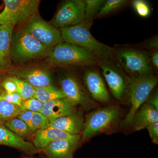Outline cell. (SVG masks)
<instances>
[{"label": "cell", "instance_id": "obj_1", "mask_svg": "<svg viewBox=\"0 0 158 158\" xmlns=\"http://www.w3.org/2000/svg\"><path fill=\"white\" fill-rule=\"evenodd\" d=\"M92 23L93 20H84L76 25L61 28L63 41L88 50L100 60L112 59L115 52L113 49L97 40L90 33Z\"/></svg>", "mask_w": 158, "mask_h": 158}, {"label": "cell", "instance_id": "obj_2", "mask_svg": "<svg viewBox=\"0 0 158 158\" xmlns=\"http://www.w3.org/2000/svg\"><path fill=\"white\" fill-rule=\"evenodd\" d=\"M47 62L53 67L79 65L91 66L99 59L93 53L78 45L63 42L50 49Z\"/></svg>", "mask_w": 158, "mask_h": 158}, {"label": "cell", "instance_id": "obj_3", "mask_svg": "<svg viewBox=\"0 0 158 158\" xmlns=\"http://www.w3.org/2000/svg\"><path fill=\"white\" fill-rule=\"evenodd\" d=\"M157 83V78L151 73L132 77L128 88L131 109L122 122L123 126L131 124L135 114L146 102Z\"/></svg>", "mask_w": 158, "mask_h": 158}, {"label": "cell", "instance_id": "obj_4", "mask_svg": "<svg viewBox=\"0 0 158 158\" xmlns=\"http://www.w3.org/2000/svg\"><path fill=\"white\" fill-rule=\"evenodd\" d=\"M50 49L35 39L25 28L12 36L11 60L24 62L46 55Z\"/></svg>", "mask_w": 158, "mask_h": 158}, {"label": "cell", "instance_id": "obj_5", "mask_svg": "<svg viewBox=\"0 0 158 158\" xmlns=\"http://www.w3.org/2000/svg\"><path fill=\"white\" fill-rule=\"evenodd\" d=\"M121 112L118 107L110 106L100 108L88 113L82 131V141H85L110 128L118 120Z\"/></svg>", "mask_w": 158, "mask_h": 158}, {"label": "cell", "instance_id": "obj_6", "mask_svg": "<svg viewBox=\"0 0 158 158\" xmlns=\"http://www.w3.org/2000/svg\"><path fill=\"white\" fill-rule=\"evenodd\" d=\"M4 8L0 12V25L20 24L37 13L38 0H4Z\"/></svg>", "mask_w": 158, "mask_h": 158}, {"label": "cell", "instance_id": "obj_7", "mask_svg": "<svg viewBox=\"0 0 158 158\" xmlns=\"http://www.w3.org/2000/svg\"><path fill=\"white\" fill-rule=\"evenodd\" d=\"M116 56L124 70L132 77L151 73L152 67L147 52L134 49H123L116 52Z\"/></svg>", "mask_w": 158, "mask_h": 158}, {"label": "cell", "instance_id": "obj_8", "mask_svg": "<svg viewBox=\"0 0 158 158\" xmlns=\"http://www.w3.org/2000/svg\"><path fill=\"white\" fill-rule=\"evenodd\" d=\"M110 59L100 60L98 65L112 94L116 99L121 100L128 90L131 79L119 65Z\"/></svg>", "mask_w": 158, "mask_h": 158}, {"label": "cell", "instance_id": "obj_9", "mask_svg": "<svg viewBox=\"0 0 158 158\" xmlns=\"http://www.w3.org/2000/svg\"><path fill=\"white\" fill-rule=\"evenodd\" d=\"M85 4L83 0H68L62 3L52 20L56 27L76 25L85 19Z\"/></svg>", "mask_w": 158, "mask_h": 158}, {"label": "cell", "instance_id": "obj_10", "mask_svg": "<svg viewBox=\"0 0 158 158\" xmlns=\"http://www.w3.org/2000/svg\"><path fill=\"white\" fill-rule=\"evenodd\" d=\"M25 29L48 48H53L64 42L60 31L40 19L32 20Z\"/></svg>", "mask_w": 158, "mask_h": 158}, {"label": "cell", "instance_id": "obj_11", "mask_svg": "<svg viewBox=\"0 0 158 158\" xmlns=\"http://www.w3.org/2000/svg\"><path fill=\"white\" fill-rule=\"evenodd\" d=\"M61 89L65 94L67 101L74 106L81 105L86 110L94 107L89 95L74 77L66 75L60 82Z\"/></svg>", "mask_w": 158, "mask_h": 158}, {"label": "cell", "instance_id": "obj_12", "mask_svg": "<svg viewBox=\"0 0 158 158\" xmlns=\"http://www.w3.org/2000/svg\"><path fill=\"white\" fill-rule=\"evenodd\" d=\"M83 81L89 94L95 100L101 102L110 101V98L103 79L96 69L85 71Z\"/></svg>", "mask_w": 158, "mask_h": 158}, {"label": "cell", "instance_id": "obj_13", "mask_svg": "<svg viewBox=\"0 0 158 158\" xmlns=\"http://www.w3.org/2000/svg\"><path fill=\"white\" fill-rule=\"evenodd\" d=\"M15 77L23 80L36 88L52 85V79L49 71L40 67L12 69L9 72Z\"/></svg>", "mask_w": 158, "mask_h": 158}, {"label": "cell", "instance_id": "obj_14", "mask_svg": "<svg viewBox=\"0 0 158 158\" xmlns=\"http://www.w3.org/2000/svg\"><path fill=\"white\" fill-rule=\"evenodd\" d=\"M81 138V135H71L56 128L48 127L35 132L33 143L39 151L42 150L50 143L56 140H67L79 143Z\"/></svg>", "mask_w": 158, "mask_h": 158}, {"label": "cell", "instance_id": "obj_15", "mask_svg": "<svg viewBox=\"0 0 158 158\" xmlns=\"http://www.w3.org/2000/svg\"><path fill=\"white\" fill-rule=\"evenodd\" d=\"M84 123L82 113L74 111L69 115L51 121L49 127L56 128L71 135H77L82 132Z\"/></svg>", "mask_w": 158, "mask_h": 158}, {"label": "cell", "instance_id": "obj_16", "mask_svg": "<svg viewBox=\"0 0 158 158\" xmlns=\"http://www.w3.org/2000/svg\"><path fill=\"white\" fill-rule=\"evenodd\" d=\"M75 106L64 99L43 102L40 113L51 121L67 116L74 111Z\"/></svg>", "mask_w": 158, "mask_h": 158}, {"label": "cell", "instance_id": "obj_17", "mask_svg": "<svg viewBox=\"0 0 158 158\" xmlns=\"http://www.w3.org/2000/svg\"><path fill=\"white\" fill-rule=\"evenodd\" d=\"M0 144L17 148L29 154L39 152L33 143L16 135L2 123H0Z\"/></svg>", "mask_w": 158, "mask_h": 158}, {"label": "cell", "instance_id": "obj_18", "mask_svg": "<svg viewBox=\"0 0 158 158\" xmlns=\"http://www.w3.org/2000/svg\"><path fill=\"white\" fill-rule=\"evenodd\" d=\"M14 27L11 24L0 25V72L7 69L11 63V41Z\"/></svg>", "mask_w": 158, "mask_h": 158}, {"label": "cell", "instance_id": "obj_19", "mask_svg": "<svg viewBox=\"0 0 158 158\" xmlns=\"http://www.w3.org/2000/svg\"><path fill=\"white\" fill-rule=\"evenodd\" d=\"M78 143L67 140L52 141L42 149L50 158H73Z\"/></svg>", "mask_w": 158, "mask_h": 158}, {"label": "cell", "instance_id": "obj_20", "mask_svg": "<svg viewBox=\"0 0 158 158\" xmlns=\"http://www.w3.org/2000/svg\"><path fill=\"white\" fill-rule=\"evenodd\" d=\"M155 123H158V110L146 103L137 111L131 124L134 131H139Z\"/></svg>", "mask_w": 158, "mask_h": 158}, {"label": "cell", "instance_id": "obj_21", "mask_svg": "<svg viewBox=\"0 0 158 158\" xmlns=\"http://www.w3.org/2000/svg\"><path fill=\"white\" fill-rule=\"evenodd\" d=\"M34 88L35 98L42 103L65 98V94L61 89L52 85L40 88L34 87Z\"/></svg>", "mask_w": 158, "mask_h": 158}, {"label": "cell", "instance_id": "obj_22", "mask_svg": "<svg viewBox=\"0 0 158 158\" xmlns=\"http://www.w3.org/2000/svg\"><path fill=\"white\" fill-rule=\"evenodd\" d=\"M23 111L20 106L0 100V123L16 118Z\"/></svg>", "mask_w": 158, "mask_h": 158}, {"label": "cell", "instance_id": "obj_23", "mask_svg": "<svg viewBox=\"0 0 158 158\" xmlns=\"http://www.w3.org/2000/svg\"><path fill=\"white\" fill-rule=\"evenodd\" d=\"M4 124L10 131L23 139L32 132L28 126L17 117L6 122Z\"/></svg>", "mask_w": 158, "mask_h": 158}, {"label": "cell", "instance_id": "obj_24", "mask_svg": "<svg viewBox=\"0 0 158 158\" xmlns=\"http://www.w3.org/2000/svg\"><path fill=\"white\" fill-rule=\"evenodd\" d=\"M11 79L17 86V93L20 96L23 100L35 98L34 87L28 82L15 77H11Z\"/></svg>", "mask_w": 158, "mask_h": 158}, {"label": "cell", "instance_id": "obj_25", "mask_svg": "<svg viewBox=\"0 0 158 158\" xmlns=\"http://www.w3.org/2000/svg\"><path fill=\"white\" fill-rule=\"evenodd\" d=\"M85 20H93L96 17L101 9L105 1L104 0H85Z\"/></svg>", "mask_w": 158, "mask_h": 158}, {"label": "cell", "instance_id": "obj_26", "mask_svg": "<svg viewBox=\"0 0 158 158\" xmlns=\"http://www.w3.org/2000/svg\"><path fill=\"white\" fill-rule=\"evenodd\" d=\"M128 2L126 0H107L105 1L101 9L96 17H101L112 13L122 8Z\"/></svg>", "mask_w": 158, "mask_h": 158}, {"label": "cell", "instance_id": "obj_27", "mask_svg": "<svg viewBox=\"0 0 158 158\" xmlns=\"http://www.w3.org/2000/svg\"><path fill=\"white\" fill-rule=\"evenodd\" d=\"M50 121L40 112H35L32 116L29 127L32 132L48 127Z\"/></svg>", "mask_w": 158, "mask_h": 158}, {"label": "cell", "instance_id": "obj_28", "mask_svg": "<svg viewBox=\"0 0 158 158\" xmlns=\"http://www.w3.org/2000/svg\"><path fill=\"white\" fill-rule=\"evenodd\" d=\"M42 103L37 99L32 98L23 100L20 106L23 111H31L34 113L40 112Z\"/></svg>", "mask_w": 158, "mask_h": 158}, {"label": "cell", "instance_id": "obj_29", "mask_svg": "<svg viewBox=\"0 0 158 158\" xmlns=\"http://www.w3.org/2000/svg\"><path fill=\"white\" fill-rule=\"evenodd\" d=\"M132 6L137 14L142 17H148L151 13V9L148 3L144 0H135Z\"/></svg>", "mask_w": 158, "mask_h": 158}, {"label": "cell", "instance_id": "obj_30", "mask_svg": "<svg viewBox=\"0 0 158 158\" xmlns=\"http://www.w3.org/2000/svg\"><path fill=\"white\" fill-rule=\"evenodd\" d=\"M0 100L13 104L20 106L23 99L17 93L9 94L5 91H0Z\"/></svg>", "mask_w": 158, "mask_h": 158}, {"label": "cell", "instance_id": "obj_31", "mask_svg": "<svg viewBox=\"0 0 158 158\" xmlns=\"http://www.w3.org/2000/svg\"><path fill=\"white\" fill-rule=\"evenodd\" d=\"M1 86L7 93H17V88L16 84L11 79V77H8L3 80Z\"/></svg>", "mask_w": 158, "mask_h": 158}, {"label": "cell", "instance_id": "obj_32", "mask_svg": "<svg viewBox=\"0 0 158 158\" xmlns=\"http://www.w3.org/2000/svg\"><path fill=\"white\" fill-rule=\"evenodd\" d=\"M150 136L152 143L157 144L158 143V123H151L147 127Z\"/></svg>", "mask_w": 158, "mask_h": 158}, {"label": "cell", "instance_id": "obj_33", "mask_svg": "<svg viewBox=\"0 0 158 158\" xmlns=\"http://www.w3.org/2000/svg\"><path fill=\"white\" fill-rule=\"evenodd\" d=\"M146 103L153 106L156 110H158V94L157 90L149 94L146 101Z\"/></svg>", "mask_w": 158, "mask_h": 158}, {"label": "cell", "instance_id": "obj_34", "mask_svg": "<svg viewBox=\"0 0 158 158\" xmlns=\"http://www.w3.org/2000/svg\"><path fill=\"white\" fill-rule=\"evenodd\" d=\"M34 113V112L31 111H23L17 117L25 123L29 127Z\"/></svg>", "mask_w": 158, "mask_h": 158}, {"label": "cell", "instance_id": "obj_35", "mask_svg": "<svg viewBox=\"0 0 158 158\" xmlns=\"http://www.w3.org/2000/svg\"><path fill=\"white\" fill-rule=\"evenodd\" d=\"M158 37H155L152 38L148 43L146 44L147 48L149 49L155 50L158 48Z\"/></svg>", "mask_w": 158, "mask_h": 158}, {"label": "cell", "instance_id": "obj_36", "mask_svg": "<svg viewBox=\"0 0 158 158\" xmlns=\"http://www.w3.org/2000/svg\"><path fill=\"white\" fill-rule=\"evenodd\" d=\"M150 63L151 65H153L154 67L158 69V52L155 51L152 55L151 56L150 58Z\"/></svg>", "mask_w": 158, "mask_h": 158}, {"label": "cell", "instance_id": "obj_37", "mask_svg": "<svg viewBox=\"0 0 158 158\" xmlns=\"http://www.w3.org/2000/svg\"><path fill=\"white\" fill-rule=\"evenodd\" d=\"M0 91H1V90H0Z\"/></svg>", "mask_w": 158, "mask_h": 158}, {"label": "cell", "instance_id": "obj_38", "mask_svg": "<svg viewBox=\"0 0 158 158\" xmlns=\"http://www.w3.org/2000/svg\"></svg>", "mask_w": 158, "mask_h": 158}]
</instances>
